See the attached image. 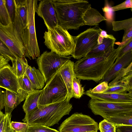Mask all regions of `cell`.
I'll return each mask as SVG.
<instances>
[{"instance_id":"obj_38","label":"cell","mask_w":132,"mask_h":132,"mask_svg":"<svg viewBox=\"0 0 132 132\" xmlns=\"http://www.w3.org/2000/svg\"><path fill=\"white\" fill-rule=\"evenodd\" d=\"M131 50H132V38L125 42L123 46L119 51L117 58L121 57Z\"/></svg>"},{"instance_id":"obj_45","label":"cell","mask_w":132,"mask_h":132,"mask_svg":"<svg viewBox=\"0 0 132 132\" xmlns=\"http://www.w3.org/2000/svg\"><path fill=\"white\" fill-rule=\"evenodd\" d=\"M104 132H116V126H115L110 129Z\"/></svg>"},{"instance_id":"obj_16","label":"cell","mask_w":132,"mask_h":132,"mask_svg":"<svg viewBox=\"0 0 132 132\" xmlns=\"http://www.w3.org/2000/svg\"><path fill=\"white\" fill-rule=\"evenodd\" d=\"M85 95L91 98L106 101L132 102V92L126 93H94L88 90L85 92Z\"/></svg>"},{"instance_id":"obj_27","label":"cell","mask_w":132,"mask_h":132,"mask_svg":"<svg viewBox=\"0 0 132 132\" xmlns=\"http://www.w3.org/2000/svg\"><path fill=\"white\" fill-rule=\"evenodd\" d=\"M107 120L116 126L132 125V113L114 116L110 117Z\"/></svg>"},{"instance_id":"obj_25","label":"cell","mask_w":132,"mask_h":132,"mask_svg":"<svg viewBox=\"0 0 132 132\" xmlns=\"http://www.w3.org/2000/svg\"><path fill=\"white\" fill-rule=\"evenodd\" d=\"M13 70L17 78L23 76L25 74L28 64L25 57H16L12 62Z\"/></svg>"},{"instance_id":"obj_39","label":"cell","mask_w":132,"mask_h":132,"mask_svg":"<svg viewBox=\"0 0 132 132\" xmlns=\"http://www.w3.org/2000/svg\"><path fill=\"white\" fill-rule=\"evenodd\" d=\"M115 126L114 124L109 121L107 119H104L98 124V130L100 132H104Z\"/></svg>"},{"instance_id":"obj_20","label":"cell","mask_w":132,"mask_h":132,"mask_svg":"<svg viewBox=\"0 0 132 132\" xmlns=\"http://www.w3.org/2000/svg\"><path fill=\"white\" fill-rule=\"evenodd\" d=\"M113 30L117 31H124L122 42L132 38V18L120 21H114L112 23Z\"/></svg>"},{"instance_id":"obj_40","label":"cell","mask_w":132,"mask_h":132,"mask_svg":"<svg viewBox=\"0 0 132 132\" xmlns=\"http://www.w3.org/2000/svg\"><path fill=\"white\" fill-rule=\"evenodd\" d=\"M113 11L114 12L116 11L126 9L130 8L132 10V0H127L123 2L116 6H112Z\"/></svg>"},{"instance_id":"obj_12","label":"cell","mask_w":132,"mask_h":132,"mask_svg":"<svg viewBox=\"0 0 132 132\" xmlns=\"http://www.w3.org/2000/svg\"><path fill=\"white\" fill-rule=\"evenodd\" d=\"M36 12L43 20L48 30H53L57 26L56 14L51 0L40 1Z\"/></svg>"},{"instance_id":"obj_15","label":"cell","mask_w":132,"mask_h":132,"mask_svg":"<svg viewBox=\"0 0 132 132\" xmlns=\"http://www.w3.org/2000/svg\"><path fill=\"white\" fill-rule=\"evenodd\" d=\"M74 63L69 60L58 71L60 74L67 90V95L65 100L69 102L73 97L72 85L73 78L76 77L74 70Z\"/></svg>"},{"instance_id":"obj_24","label":"cell","mask_w":132,"mask_h":132,"mask_svg":"<svg viewBox=\"0 0 132 132\" xmlns=\"http://www.w3.org/2000/svg\"><path fill=\"white\" fill-rule=\"evenodd\" d=\"M18 79L19 86L18 94L22 102L29 93L35 89L25 73L23 76L18 78Z\"/></svg>"},{"instance_id":"obj_32","label":"cell","mask_w":132,"mask_h":132,"mask_svg":"<svg viewBox=\"0 0 132 132\" xmlns=\"http://www.w3.org/2000/svg\"><path fill=\"white\" fill-rule=\"evenodd\" d=\"M112 6L108 1H105L104 6L102 8L104 12V17L106 21L108 23H111L114 21V12L112 9Z\"/></svg>"},{"instance_id":"obj_8","label":"cell","mask_w":132,"mask_h":132,"mask_svg":"<svg viewBox=\"0 0 132 132\" xmlns=\"http://www.w3.org/2000/svg\"><path fill=\"white\" fill-rule=\"evenodd\" d=\"M0 40L16 57H26L31 59L24 46L22 36L13 22L6 26L0 23Z\"/></svg>"},{"instance_id":"obj_14","label":"cell","mask_w":132,"mask_h":132,"mask_svg":"<svg viewBox=\"0 0 132 132\" xmlns=\"http://www.w3.org/2000/svg\"><path fill=\"white\" fill-rule=\"evenodd\" d=\"M132 63V50L121 57L117 58L114 63L99 82L104 81L109 82L113 80L123 69L127 67Z\"/></svg>"},{"instance_id":"obj_17","label":"cell","mask_w":132,"mask_h":132,"mask_svg":"<svg viewBox=\"0 0 132 132\" xmlns=\"http://www.w3.org/2000/svg\"><path fill=\"white\" fill-rule=\"evenodd\" d=\"M132 92V72L122 77L114 84L109 85L103 93H126Z\"/></svg>"},{"instance_id":"obj_13","label":"cell","mask_w":132,"mask_h":132,"mask_svg":"<svg viewBox=\"0 0 132 132\" xmlns=\"http://www.w3.org/2000/svg\"><path fill=\"white\" fill-rule=\"evenodd\" d=\"M0 87L18 94L19 86L18 78L9 64L0 68Z\"/></svg>"},{"instance_id":"obj_9","label":"cell","mask_w":132,"mask_h":132,"mask_svg":"<svg viewBox=\"0 0 132 132\" xmlns=\"http://www.w3.org/2000/svg\"><path fill=\"white\" fill-rule=\"evenodd\" d=\"M58 130L60 132H98V124L88 116L75 113L61 123Z\"/></svg>"},{"instance_id":"obj_42","label":"cell","mask_w":132,"mask_h":132,"mask_svg":"<svg viewBox=\"0 0 132 132\" xmlns=\"http://www.w3.org/2000/svg\"><path fill=\"white\" fill-rule=\"evenodd\" d=\"M99 36L103 38H109L116 40V38L113 35L108 34L107 32L105 31L102 29Z\"/></svg>"},{"instance_id":"obj_31","label":"cell","mask_w":132,"mask_h":132,"mask_svg":"<svg viewBox=\"0 0 132 132\" xmlns=\"http://www.w3.org/2000/svg\"><path fill=\"white\" fill-rule=\"evenodd\" d=\"M27 132H60L56 129L39 125H28Z\"/></svg>"},{"instance_id":"obj_36","label":"cell","mask_w":132,"mask_h":132,"mask_svg":"<svg viewBox=\"0 0 132 132\" xmlns=\"http://www.w3.org/2000/svg\"><path fill=\"white\" fill-rule=\"evenodd\" d=\"M6 6L12 22H13L15 16V7L14 0H6Z\"/></svg>"},{"instance_id":"obj_6","label":"cell","mask_w":132,"mask_h":132,"mask_svg":"<svg viewBox=\"0 0 132 132\" xmlns=\"http://www.w3.org/2000/svg\"><path fill=\"white\" fill-rule=\"evenodd\" d=\"M42 90L38 107L62 102L67 98V89L58 71L48 80Z\"/></svg>"},{"instance_id":"obj_2","label":"cell","mask_w":132,"mask_h":132,"mask_svg":"<svg viewBox=\"0 0 132 132\" xmlns=\"http://www.w3.org/2000/svg\"><path fill=\"white\" fill-rule=\"evenodd\" d=\"M57 26L67 30H78L85 25L84 15L91 4L84 0H52Z\"/></svg>"},{"instance_id":"obj_29","label":"cell","mask_w":132,"mask_h":132,"mask_svg":"<svg viewBox=\"0 0 132 132\" xmlns=\"http://www.w3.org/2000/svg\"><path fill=\"white\" fill-rule=\"evenodd\" d=\"M81 80L74 77L73 80L72 88L73 97L77 99H80L85 94L84 87L80 83Z\"/></svg>"},{"instance_id":"obj_35","label":"cell","mask_w":132,"mask_h":132,"mask_svg":"<svg viewBox=\"0 0 132 132\" xmlns=\"http://www.w3.org/2000/svg\"><path fill=\"white\" fill-rule=\"evenodd\" d=\"M109 87L108 82L104 81L102 82L94 87L88 90L90 92L94 93H102L106 91Z\"/></svg>"},{"instance_id":"obj_44","label":"cell","mask_w":132,"mask_h":132,"mask_svg":"<svg viewBox=\"0 0 132 132\" xmlns=\"http://www.w3.org/2000/svg\"><path fill=\"white\" fill-rule=\"evenodd\" d=\"M4 107L3 94L2 91L0 88V111L3 109Z\"/></svg>"},{"instance_id":"obj_7","label":"cell","mask_w":132,"mask_h":132,"mask_svg":"<svg viewBox=\"0 0 132 132\" xmlns=\"http://www.w3.org/2000/svg\"><path fill=\"white\" fill-rule=\"evenodd\" d=\"M88 106L94 115L106 119L114 116L132 113V102H111L91 98Z\"/></svg>"},{"instance_id":"obj_3","label":"cell","mask_w":132,"mask_h":132,"mask_svg":"<svg viewBox=\"0 0 132 132\" xmlns=\"http://www.w3.org/2000/svg\"><path fill=\"white\" fill-rule=\"evenodd\" d=\"M72 104L66 100L38 107L22 119L28 125H39L48 127L58 124L64 116L69 115L72 109Z\"/></svg>"},{"instance_id":"obj_37","label":"cell","mask_w":132,"mask_h":132,"mask_svg":"<svg viewBox=\"0 0 132 132\" xmlns=\"http://www.w3.org/2000/svg\"><path fill=\"white\" fill-rule=\"evenodd\" d=\"M132 72V63L127 67L122 70L118 74L116 77L108 84L109 85H112L118 81L122 77Z\"/></svg>"},{"instance_id":"obj_10","label":"cell","mask_w":132,"mask_h":132,"mask_svg":"<svg viewBox=\"0 0 132 132\" xmlns=\"http://www.w3.org/2000/svg\"><path fill=\"white\" fill-rule=\"evenodd\" d=\"M101 30L100 28H90L74 36L75 46L71 56L78 60L85 56L98 44Z\"/></svg>"},{"instance_id":"obj_1","label":"cell","mask_w":132,"mask_h":132,"mask_svg":"<svg viewBox=\"0 0 132 132\" xmlns=\"http://www.w3.org/2000/svg\"><path fill=\"white\" fill-rule=\"evenodd\" d=\"M124 44H119L116 49L114 47L100 55L85 56L78 60L74 65L76 77L81 80L99 82L114 63Z\"/></svg>"},{"instance_id":"obj_30","label":"cell","mask_w":132,"mask_h":132,"mask_svg":"<svg viewBox=\"0 0 132 132\" xmlns=\"http://www.w3.org/2000/svg\"><path fill=\"white\" fill-rule=\"evenodd\" d=\"M11 115L7 114L0 121V132H14L11 125Z\"/></svg>"},{"instance_id":"obj_34","label":"cell","mask_w":132,"mask_h":132,"mask_svg":"<svg viewBox=\"0 0 132 132\" xmlns=\"http://www.w3.org/2000/svg\"><path fill=\"white\" fill-rule=\"evenodd\" d=\"M11 125L14 132H27L28 125L20 122L12 121Z\"/></svg>"},{"instance_id":"obj_11","label":"cell","mask_w":132,"mask_h":132,"mask_svg":"<svg viewBox=\"0 0 132 132\" xmlns=\"http://www.w3.org/2000/svg\"><path fill=\"white\" fill-rule=\"evenodd\" d=\"M71 57L63 56L54 52L47 51L44 52L36 60L39 70L43 76L45 83Z\"/></svg>"},{"instance_id":"obj_47","label":"cell","mask_w":132,"mask_h":132,"mask_svg":"<svg viewBox=\"0 0 132 132\" xmlns=\"http://www.w3.org/2000/svg\"><path fill=\"white\" fill-rule=\"evenodd\" d=\"M4 116V114L1 111H0V121Z\"/></svg>"},{"instance_id":"obj_33","label":"cell","mask_w":132,"mask_h":132,"mask_svg":"<svg viewBox=\"0 0 132 132\" xmlns=\"http://www.w3.org/2000/svg\"><path fill=\"white\" fill-rule=\"evenodd\" d=\"M0 56L11 61L12 62L16 58L13 54L0 40Z\"/></svg>"},{"instance_id":"obj_21","label":"cell","mask_w":132,"mask_h":132,"mask_svg":"<svg viewBox=\"0 0 132 132\" xmlns=\"http://www.w3.org/2000/svg\"><path fill=\"white\" fill-rule=\"evenodd\" d=\"M42 89L35 90L25 98L22 108L26 114H28L38 107V102Z\"/></svg>"},{"instance_id":"obj_28","label":"cell","mask_w":132,"mask_h":132,"mask_svg":"<svg viewBox=\"0 0 132 132\" xmlns=\"http://www.w3.org/2000/svg\"><path fill=\"white\" fill-rule=\"evenodd\" d=\"M11 23L6 6V0H0V23L6 26Z\"/></svg>"},{"instance_id":"obj_5","label":"cell","mask_w":132,"mask_h":132,"mask_svg":"<svg viewBox=\"0 0 132 132\" xmlns=\"http://www.w3.org/2000/svg\"><path fill=\"white\" fill-rule=\"evenodd\" d=\"M37 0H27V21L24 29L22 40L24 46L33 59L40 55L36 32L35 15L37 6Z\"/></svg>"},{"instance_id":"obj_19","label":"cell","mask_w":132,"mask_h":132,"mask_svg":"<svg viewBox=\"0 0 132 132\" xmlns=\"http://www.w3.org/2000/svg\"><path fill=\"white\" fill-rule=\"evenodd\" d=\"M5 114H11L13 109L22 102L19 95L6 90L3 94Z\"/></svg>"},{"instance_id":"obj_22","label":"cell","mask_w":132,"mask_h":132,"mask_svg":"<svg viewBox=\"0 0 132 132\" xmlns=\"http://www.w3.org/2000/svg\"><path fill=\"white\" fill-rule=\"evenodd\" d=\"M83 19L85 25L90 26L98 25L101 22L106 20L96 9L90 7L85 13Z\"/></svg>"},{"instance_id":"obj_26","label":"cell","mask_w":132,"mask_h":132,"mask_svg":"<svg viewBox=\"0 0 132 132\" xmlns=\"http://www.w3.org/2000/svg\"><path fill=\"white\" fill-rule=\"evenodd\" d=\"M15 10L22 21L24 29L27 21V0H14Z\"/></svg>"},{"instance_id":"obj_41","label":"cell","mask_w":132,"mask_h":132,"mask_svg":"<svg viewBox=\"0 0 132 132\" xmlns=\"http://www.w3.org/2000/svg\"><path fill=\"white\" fill-rule=\"evenodd\" d=\"M116 126L117 132H132V125H121Z\"/></svg>"},{"instance_id":"obj_4","label":"cell","mask_w":132,"mask_h":132,"mask_svg":"<svg viewBox=\"0 0 132 132\" xmlns=\"http://www.w3.org/2000/svg\"><path fill=\"white\" fill-rule=\"evenodd\" d=\"M44 34V43L51 52L62 56L71 55L75 46L74 36L67 30L57 26Z\"/></svg>"},{"instance_id":"obj_18","label":"cell","mask_w":132,"mask_h":132,"mask_svg":"<svg viewBox=\"0 0 132 132\" xmlns=\"http://www.w3.org/2000/svg\"><path fill=\"white\" fill-rule=\"evenodd\" d=\"M25 74L35 89L41 90L44 87L45 83V78L39 69L28 65Z\"/></svg>"},{"instance_id":"obj_43","label":"cell","mask_w":132,"mask_h":132,"mask_svg":"<svg viewBox=\"0 0 132 132\" xmlns=\"http://www.w3.org/2000/svg\"><path fill=\"white\" fill-rule=\"evenodd\" d=\"M9 61L3 56H0V68L8 64Z\"/></svg>"},{"instance_id":"obj_46","label":"cell","mask_w":132,"mask_h":132,"mask_svg":"<svg viewBox=\"0 0 132 132\" xmlns=\"http://www.w3.org/2000/svg\"><path fill=\"white\" fill-rule=\"evenodd\" d=\"M104 38H103L99 36L97 39L98 44H101L103 42Z\"/></svg>"},{"instance_id":"obj_23","label":"cell","mask_w":132,"mask_h":132,"mask_svg":"<svg viewBox=\"0 0 132 132\" xmlns=\"http://www.w3.org/2000/svg\"><path fill=\"white\" fill-rule=\"evenodd\" d=\"M116 41L110 39L104 38L101 44H97L85 56H98L105 53L114 47V43Z\"/></svg>"}]
</instances>
